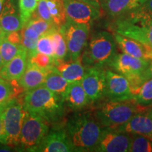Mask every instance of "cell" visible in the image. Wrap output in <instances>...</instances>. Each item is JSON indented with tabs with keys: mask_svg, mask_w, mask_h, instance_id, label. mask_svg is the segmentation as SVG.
<instances>
[{
	"mask_svg": "<svg viewBox=\"0 0 152 152\" xmlns=\"http://www.w3.org/2000/svg\"><path fill=\"white\" fill-rule=\"evenodd\" d=\"M26 109L16 99L4 109L1 114L2 130L0 144L9 147H18Z\"/></svg>",
	"mask_w": 152,
	"mask_h": 152,
	"instance_id": "cell-6",
	"label": "cell"
},
{
	"mask_svg": "<svg viewBox=\"0 0 152 152\" xmlns=\"http://www.w3.org/2000/svg\"><path fill=\"white\" fill-rule=\"evenodd\" d=\"M116 45L113 35L102 31L92 37L81 58L85 67L106 68L116 54Z\"/></svg>",
	"mask_w": 152,
	"mask_h": 152,
	"instance_id": "cell-5",
	"label": "cell"
},
{
	"mask_svg": "<svg viewBox=\"0 0 152 152\" xmlns=\"http://www.w3.org/2000/svg\"><path fill=\"white\" fill-rule=\"evenodd\" d=\"M66 18L77 23L91 26L101 15V9L80 0H62Z\"/></svg>",
	"mask_w": 152,
	"mask_h": 152,
	"instance_id": "cell-12",
	"label": "cell"
},
{
	"mask_svg": "<svg viewBox=\"0 0 152 152\" xmlns=\"http://www.w3.org/2000/svg\"><path fill=\"white\" fill-rule=\"evenodd\" d=\"M80 1H84L85 3H87L89 4L94 6V7H96V8H97L99 9H102L99 0H80Z\"/></svg>",
	"mask_w": 152,
	"mask_h": 152,
	"instance_id": "cell-37",
	"label": "cell"
},
{
	"mask_svg": "<svg viewBox=\"0 0 152 152\" xmlns=\"http://www.w3.org/2000/svg\"><path fill=\"white\" fill-rule=\"evenodd\" d=\"M20 47L21 45H18L11 43L4 37L0 43V53L2 57L4 65L16 56Z\"/></svg>",
	"mask_w": 152,
	"mask_h": 152,
	"instance_id": "cell-32",
	"label": "cell"
},
{
	"mask_svg": "<svg viewBox=\"0 0 152 152\" xmlns=\"http://www.w3.org/2000/svg\"><path fill=\"white\" fill-rule=\"evenodd\" d=\"M49 131V123L39 115L26 110L18 147L21 151H35Z\"/></svg>",
	"mask_w": 152,
	"mask_h": 152,
	"instance_id": "cell-8",
	"label": "cell"
},
{
	"mask_svg": "<svg viewBox=\"0 0 152 152\" xmlns=\"http://www.w3.org/2000/svg\"><path fill=\"white\" fill-rule=\"evenodd\" d=\"M99 102L93 113L103 128H119L135 114L147 111L149 107L140 105L134 99L125 101L106 99Z\"/></svg>",
	"mask_w": 152,
	"mask_h": 152,
	"instance_id": "cell-4",
	"label": "cell"
},
{
	"mask_svg": "<svg viewBox=\"0 0 152 152\" xmlns=\"http://www.w3.org/2000/svg\"><path fill=\"white\" fill-rule=\"evenodd\" d=\"M140 7L152 14V0H142Z\"/></svg>",
	"mask_w": 152,
	"mask_h": 152,
	"instance_id": "cell-36",
	"label": "cell"
},
{
	"mask_svg": "<svg viewBox=\"0 0 152 152\" xmlns=\"http://www.w3.org/2000/svg\"><path fill=\"white\" fill-rule=\"evenodd\" d=\"M106 1H107V0H99V1H100V4H101V5H102V4H103L104 3H105Z\"/></svg>",
	"mask_w": 152,
	"mask_h": 152,
	"instance_id": "cell-42",
	"label": "cell"
},
{
	"mask_svg": "<svg viewBox=\"0 0 152 152\" xmlns=\"http://www.w3.org/2000/svg\"><path fill=\"white\" fill-rule=\"evenodd\" d=\"M90 26L77 23L66 18L59 29L65 37L68 49V61H75L82 56L89 37Z\"/></svg>",
	"mask_w": 152,
	"mask_h": 152,
	"instance_id": "cell-9",
	"label": "cell"
},
{
	"mask_svg": "<svg viewBox=\"0 0 152 152\" xmlns=\"http://www.w3.org/2000/svg\"><path fill=\"white\" fill-rule=\"evenodd\" d=\"M113 35L117 45L123 53L140 59L148 61H152V49L151 47L117 33H113Z\"/></svg>",
	"mask_w": 152,
	"mask_h": 152,
	"instance_id": "cell-18",
	"label": "cell"
},
{
	"mask_svg": "<svg viewBox=\"0 0 152 152\" xmlns=\"http://www.w3.org/2000/svg\"><path fill=\"white\" fill-rule=\"evenodd\" d=\"M106 99L125 101L134 98L128 80L121 74L106 69Z\"/></svg>",
	"mask_w": 152,
	"mask_h": 152,
	"instance_id": "cell-13",
	"label": "cell"
},
{
	"mask_svg": "<svg viewBox=\"0 0 152 152\" xmlns=\"http://www.w3.org/2000/svg\"><path fill=\"white\" fill-rule=\"evenodd\" d=\"M52 35L54 45V63L66 61L68 49L64 34L59 28L55 27L52 30Z\"/></svg>",
	"mask_w": 152,
	"mask_h": 152,
	"instance_id": "cell-24",
	"label": "cell"
},
{
	"mask_svg": "<svg viewBox=\"0 0 152 152\" xmlns=\"http://www.w3.org/2000/svg\"><path fill=\"white\" fill-rule=\"evenodd\" d=\"M116 129L130 134H140L152 140V111L150 107L147 111L135 114Z\"/></svg>",
	"mask_w": 152,
	"mask_h": 152,
	"instance_id": "cell-15",
	"label": "cell"
},
{
	"mask_svg": "<svg viewBox=\"0 0 152 152\" xmlns=\"http://www.w3.org/2000/svg\"><path fill=\"white\" fill-rule=\"evenodd\" d=\"M2 80V78H1V77H0V80Z\"/></svg>",
	"mask_w": 152,
	"mask_h": 152,
	"instance_id": "cell-44",
	"label": "cell"
},
{
	"mask_svg": "<svg viewBox=\"0 0 152 152\" xmlns=\"http://www.w3.org/2000/svg\"><path fill=\"white\" fill-rule=\"evenodd\" d=\"M53 69L71 83L81 80L84 76L86 67L83 65L80 56L75 61H64L54 63Z\"/></svg>",
	"mask_w": 152,
	"mask_h": 152,
	"instance_id": "cell-21",
	"label": "cell"
},
{
	"mask_svg": "<svg viewBox=\"0 0 152 152\" xmlns=\"http://www.w3.org/2000/svg\"><path fill=\"white\" fill-rule=\"evenodd\" d=\"M134 99L141 106H152V78L145 81L141 85Z\"/></svg>",
	"mask_w": 152,
	"mask_h": 152,
	"instance_id": "cell-26",
	"label": "cell"
},
{
	"mask_svg": "<svg viewBox=\"0 0 152 152\" xmlns=\"http://www.w3.org/2000/svg\"><path fill=\"white\" fill-rule=\"evenodd\" d=\"M23 26L27 23L37 9L39 0H18Z\"/></svg>",
	"mask_w": 152,
	"mask_h": 152,
	"instance_id": "cell-30",
	"label": "cell"
},
{
	"mask_svg": "<svg viewBox=\"0 0 152 152\" xmlns=\"http://www.w3.org/2000/svg\"><path fill=\"white\" fill-rule=\"evenodd\" d=\"M1 114H2V111H0V139H1V130H2V121H1Z\"/></svg>",
	"mask_w": 152,
	"mask_h": 152,
	"instance_id": "cell-39",
	"label": "cell"
},
{
	"mask_svg": "<svg viewBox=\"0 0 152 152\" xmlns=\"http://www.w3.org/2000/svg\"><path fill=\"white\" fill-rule=\"evenodd\" d=\"M52 68L43 69L28 61L27 68L18 80V84L26 92L40 87L43 85L47 75Z\"/></svg>",
	"mask_w": 152,
	"mask_h": 152,
	"instance_id": "cell-19",
	"label": "cell"
},
{
	"mask_svg": "<svg viewBox=\"0 0 152 152\" xmlns=\"http://www.w3.org/2000/svg\"><path fill=\"white\" fill-rule=\"evenodd\" d=\"M5 38L10 42L15 45H21V33H20V31L6 33Z\"/></svg>",
	"mask_w": 152,
	"mask_h": 152,
	"instance_id": "cell-34",
	"label": "cell"
},
{
	"mask_svg": "<svg viewBox=\"0 0 152 152\" xmlns=\"http://www.w3.org/2000/svg\"><path fill=\"white\" fill-rule=\"evenodd\" d=\"M69 83L63 76L52 68V71L47 75L43 85L52 92L63 96Z\"/></svg>",
	"mask_w": 152,
	"mask_h": 152,
	"instance_id": "cell-23",
	"label": "cell"
},
{
	"mask_svg": "<svg viewBox=\"0 0 152 152\" xmlns=\"http://www.w3.org/2000/svg\"><path fill=\"white\" fill-rule=\"evenodd\" d=\"M114 33L142 42L152 49V14L139 7L114 18Z\"/></svg>",
	"mask_w": 152,
	"mask_h": 152,
	"instance_id": "cell-3",
	"label": "cell"
},
{
	"mask_svg": "<svg viewBox=\"0 0 152 152\" xmlns=\"http://www.w3.org/2000/svg\"><path fill=\"white\" fill-rule=\"evenodd\" d=\"M28 64V52L21 46L16 56L0 69V77L9 82H18Z\"/></svg>",
	"mask_w": 152,
	"mask_h": 152,
	"instance_id": "cell-17",
	"label": "cell"
},
{
	"mask_svg": "<svg viewBox=\"0 0 152 152\" xmlns=\"http://www.w3.org/2000/svg\"><path fill=\"white\" fill-rule=\"evenodd\" d=\"M6 0H0V13H1V9L3 8V6Z\"/></svg>",
	"mask_w": 152,
	"mask_h": 152,
	"instance_id": "cell-40",
	"label": "cell"
},
{
	"mask_svg": "<svg viewBox=\"0 0 152 152\" xmlns=\"http://www.w3.org/2000/svg\"><path fill=\"white\" fill-rule=\"evenodd\" d=\"M150 110H151V111H152V106H151V107H150Z\"/></svg>",
	"mask_w": 152,
	"mask_h": 152,
	"instance_id": "cell-43",
	"label": "cell"
},
{
	"mask_svg": "<svg viewBox=\"0 0 152 152\" xmlns=\"http://www.w3.org/2000/svg\"><path fill=\"white\" fill-rule=\"evenodd\" d=\"M28 61L43 69H52L54 65V59L49 55L35 52L28 55Z\"/></svg>",
	"mask_w": 152,
	"mask_h": 152,
	"instance_id": "cell-31",
	"label": "cell"
},
{
	"mask_svg": "<svg viewBox=\"0 0 152 152\" xmlns=\"http://www.w3.org/2000/svg\"><path fill=\"white\" fill-rule=\"evenodd\" d=\"M80 83L91 104L102 101L106 96V69L99 67H87Z\"/></svg>",
	"mask_w": 152,
	"mask_h": 152,
	"instance_id": "cell-10",
	"label": "cell"
},
{
	"mask_svg": "<svg viewBox=\"0 0 152 152\" xmlns=\"http://www.w3.org/2000/svg\"><path fill=\"white\" fill-rule=\"evenodd\" d=\"M150 62L125 53L115 54L107 67L111 71L125 76L128 80L131 90L135 96L140 87L143 84L141 80L142 75L149 66Z\"/></svg>",
	"mask_w": 152,
	"mask_h": 152,
	"instance_id": "cell-7",
	"label": "cell"
},
{
	"mask_svg": "<svg viewBox=\"0 0 152 152\" xmlns=\"http://www.w3.org/2000/svg\"><path fill=\"white\" fill-rule=\"evenodd\" d=\"M131 140L130 133L122 132L116 128H103L94 151L129 152Z\"/></svg>",
	"mask_w": 152,
	"mask_h": 152,
	"instance_id": "cell-11",
	"label": "cell"
},
{
	"mask_svg": "<svg viewBox=\"0 0 152 152\" xmlns=\"http://www.w3.org/2000/svg\"><path fill=\"white\" fill-rule=\"evenodd\" d=\"M6 35V32L2 29V28L0 26V43L2 42V40L4 39Z\"/></svg>",
	"mask_w": 152,
	"mask_h": 152,
	"instance_id": "cell-38",
	"label": "cell"
},
{
	"mask_svg": "<svg viewBox=\"0 0 152 152\" xmlns=\"http://www.w3.org/2000/svg\"><path fill=\"white\" fill-rule=\"evenodd\" d=\"M129 152H152V140L140 134H131Z\"/></svg>",
	"mask_w": 152,
	"mask_h": 152,
	"instance_id": "cell-27",
	"label": "cell"
},
{
	"mask_svg": "<svg viewBox=\"0 0 152 152\" xmlns=\"http://www.w3.org/2000/svg\"><path fill=\"white\" fill-rule=\"evenodd\" d=\"M4 66V62H3V59L2 57H1V53H0V69H1V67Z\"/></svg>",
	"mask_w": 152,
	"mask_h": 152,
	"instance_id": "cell-41",
	"label": "cell"
},
{
	"mask_svg": "<svg viewBox=\"0 0 152 152\" xmlns=\"http://www.w3.org/2000/svg\"><path fill=\"white\" fill-rule=\"evenodd\" d=\"M152 78V61L150 62L149 66H148L146 71L144 72L143 75H142L141 80L142 83H144L145 81L148 80Z\"/></svg>",
	"mask_w": 152,
	"mask_h": 152,
	"instance_id": "cell-35",
	"label": "cell"
},
{
	"mask_svg": "<svg viewBox=\"0 0 152 152\" xmlns=\"http://www.w3.org/2000/svg\"><path fill=\"white\" fill-rule=\"evenodd\" d=\"M36 52L54 57V45L52 35V30L44 34L38 39Z\"/></svg>",
	"mask_w": 152,
	"mask_h": 152,
	"instance_id": "cell-28",
	"label": "cell"
},
{
	"mask_svg": "<svg viewBox=\"0 0 152 152\" xmlns=\"http://www.w3.org/2000/svg\"><path fill=\"white\" fill-rule=\"evenodd\" d=\"M22 103L25 109L39 115L49 124L59 123L65 113V103L62 96L44 85L27 91Z\"/></svg>",
	"mask_w": 152,
	"mask_h": 152,
	"instance_id": "cell-2",
	"label": "cell"
},
{
	"mask_svg": "<svg viewBox=\"0 0 152 152\" xmlns=\"http://www.w3.org/2000/svg\"><path fill=\"white\" fill-rule=\"evenodd\" d=\"M49 14L54 26L60 28L65 23L66 16L62 0H46Z\"/></svg>",
	"mask_w": 152,
	"mask_h": 152,
	"instance_id": "cell-25",
	"label": "cell"
},
{
	"mask_svg": "<svg viewBox=\"0 0 152 152\" xmlns=\"http://www.w3.org/2000/svg\"><path fill=\"white\" fill-rule=\"evenodd\" d=\"M35 12H36V15L39 16V18L54 24L52 17H51V15L49 14L46 0H39Z\"/></svg>",
	"mask_w": 152,
	"mask_h": 152,
	"instance_id": "cell-33",
	"label": "cell"
},
{
	"mask_svg": "<svg viewBox=\"0 0 152 152\" xmlns=\"http://www.w3.org/2000/svg\"><path fill=\"white\" fill-rule=\"evenodd\" d=\"M14 93V88L11 82L4 79L0 80V111H3L6 106L14 99L13 98Z\"/></svg>",
	"mask_w": 152,
	"mask_h": 152,
	"instance_id": "cell-29",
	"label": "cell"
},
{
	"mask_svg": "<svg viewBox=\"0 0 152 152\" xmlns=\"http://www.w3.org/2000/svg\"><path fill=\"white\" fill-rule=\"evenodd\" d=\"M0 26L6 33L20 31L23 28L18 0H6L0 13Z\"/></svg>",
	"mask_w": 152,
	"mask_h": 152,
	"instance_id": "cell-16",
	"label": "cell"
},
{
	"mask_svg": "<svg viewBox=\"0 0 152 152\" xmlns=\"http://www.w3.org/2000/svg\"><path fill=\"white\" fill-rule=\"evenodd\" d=\"M142 0H107L101 5L105 12L115 18L138 8Z\"/></svg>",
	"mask_w": 152,
	"mask_h": 152,
	"instance_id": "cell-22",
	"label": "cell"
},
{
	"mask_svg": "<svg viewBox=\"0 0 152 152\" xmlns=\"http://www.w3.org/2000/svg\"><path fill=\"white\" fill-rule=\"evenodd\" d=\"M35 151L69 152L75 151L64 128H56L49 131Z\"/></svg>",
	"mask_w": 152,
	"mask_h": 152,
	"instance_id": "cell-14",
	"label": "cell"
},
{
	"mask_svg": "<svg viewBox=\"0 0 152 152\" xmlns=\"http://www.w3.org/2000/svg\"><path fill=\"white\" fill-rule=\"evenodd\" d=\"M62 97L66 106L75 111H80L91 104L80 81L69 83Z\"/></svg>",
	"mask_w": 152,
	"mask_h": 152,
	"instance_id": "cell-20",
	"label": "cell"
},
{
	"mask_svg": "<svg viewBox=\"0 0 152 152\" xmlns=\"http://www.w3.org/2000/svg\"><path fill=\"white\" fill-rule=\"evenodd\" d=\"M65 131L75 151H94L103 127L93 112L79 111L66 121Z\"/></svg>",
	"mask_w": 152,
	"mask_h": 152,
	"instance_id": "cell-1",
	"label": "cell"
}]
</instances>
